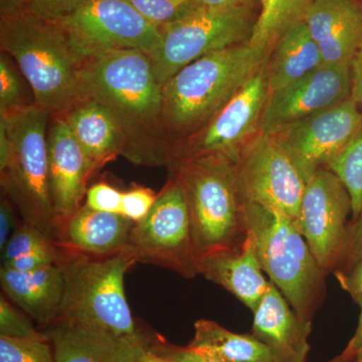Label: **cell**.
<instances>
[{"instance_id": "ac0fdd59", "label": "cell", "mask_w": 362, "mask_h": 362, "mask_svg": "<svg viewBox=\"0 0 362 362\" xmlns=\"http://www.w3.org/2000/svg\"><path fill=\"white\" fill-rule=\"evenodd\" d=\"M252 314V335L268 347L274 362H307L312 321L298 315L271 281Z\"/></svg>"}, {"instance_id": "2e32d148", "label": "cell", "mask_w": 362, "mask_h": 362, "mask_svg": "<svg viewBox=\"0 0 362 362\" xmlns=\"http://www.w3.org/2000/svg\"><path fill=\"white\" fill-rule=\"evenodd\" d=\"M47 130L49 190L57 221L78 211L94 165L63 117L52 116Z\"/></svg>"}, {"instance_id": "30bf717a", "label": "cell", "mask_w": 362, "mask_h": 362, "mask_svg": "<svg viewBox=\"0 0 362 362\" xmlns=\"http://www.w3.org/2000/svg\"><path fill=\"white\" fill-rule=\"evenodd\" d=\"M235 168L243 202L277 209L297 226L305 188L314 173L277 136L259 133Z\"/></svg>"}, {"instance_id": "60d3db41", "label": "cell", "mask_w": 362, "mask_h": 362, "mask_svg": "<svg viewBox=\"0 0 362 362\" xmlns=\"http://www.w3.org/2000/svg\"><path fill=\"white\" fill-rule=\"evenodd\" d=\"M351 69V97L362 111V49L350 65Z\"/></svg>"}, {"instance_id": "7402d4cb", "label": "cell", "mask_w": 362, "mask_h": 362, "mask_svg": "<svg viewBox=\"0 0 362 362\" xmlns=\"http://www.w3.org/2000/svg\"><path fill=\"white\" fill-rule=\"evenodd\" d=\"M47 337L58 362H136L145 340L121 339L64 320L54 323Z\"/></svg>"}, {"instance_id": "ffe728a7", "label": "cell", "mask_w": 362, "mask_h": 362, "mask_svg": "<svg viewBox=\"0 0 362 362\" xmlns=\"http://www.w3.org/2000/svg\"><path fill=\"white\" fill-rule=\"evenodd\" d=\"M135 223L122 214L95 211L82 206L57 221L62 245L92 256H110L125 251Z\"/></svg>"}, {"instance_id": "484cf974", "label": "cell", "mask_w": 362, "mask_h": 362, "mask_svg": "<svg viewBox=\"0 0 362 362\" xmlns=\"http://www.w3.org/2000/svg\"><path fill=\"white\" fill-rule=\"evenodd\" d=\"M314 0H259L261 11L257 16L250 44L270 52L276 42L287 30L304 23Z\"/></svg>"}, {"instance_id": "d6a6232c", "label": "cell", "mask_w": 362, "mask_h": 362, "mask_svg": "<svg viewBox=\"0 0 362 362\" xmlns=\"http://www.w3.org/2000/svg\"><path fill=\"white\" fill-rule=\"evenodd\" d=\"M157 195L151 189L134 187L122 194L121 214L137 223L144 220L156 204Z\"/></svg>"}, {"instance_id": "d590c367", "label": "cell", "mask_w": 362, "mask_h": 362, "mask_svg": "<svg viewBox=\"0 0 362 362\" xmlns=\"http://www.w3.org/2000/svg\"><path fill=\"white\" fill-rule=\"evenodd\" d=\"M151 347L171 362H226L220 357L214 356L211 352L194 349L189 345L181 347L162 341L158 344L152 345Z\"/></svg>"}, {"instance_id": "d4e9b609", "label": "cell", "mask_w": 362, "mask_h": 362, "mask_svg": "<svg viewBox=\"0 0 362 362\" xmlns=\"http://www.w3.org/2000/svg\"><path fill=\"white\" fill-rule=\"evenodd\" d=\"M189 346L206 350L226 362H274L270 350L252 334H237L216 321L199 319Z\"/></svg>"}, {"instance_id": "7dc6e473", "label": "cell", "mask_w": 362, "mask_h": 362, "mask_svg": "<svg viewBox=\"0 0 362 362\" xmlns=\"http://www.w3.org/2000/svg\"><path fill=\"white\" fill-rule=\"evenodd\" d=\"M356 1L361 2V4H362V0H356Z\"/></svg>"}, {"instance_id": "f1b7e54d", "label": "cell", "mask_w": 362, "mask_h": 362, "mask_svg": "<svg viewBox=\"0 0 362 362\" xmlns=\"http://www.w3.org/2000/svg\"><path fill=\"white\" fill-rule=\"evenodd\" d=\"M136 11L159 28L185 18L197 6L192 0H127Z\"/></svg>"}, {"instance_id": "8992f818", "label": "cell", "mask_w": 362, "mask_h": 362, "mask_svg": "<svg viewBox=\"0 0 362 362\" xmlns=\"http://www.w3.org/2000/svg\"><path fill=\"white\" fill-rule=\"evenodd\" d=\"M65 295L59 320L121 339H139L126 299L124 280L137 263L128 251L92 258L74 255L59 259Z\"/></svg>"}, {"instance_id": "e575fe53", "label": "cell", "mask_w": 362, "mask_h": 362, "mask_svg": "<svg viewBox=\"0 0 362 362\" xmlns=\"http://www.w3.org/2000/svg\"><path fill=\"white\" fill-rule=\"evenodd\" d=\"M59 259L61 255L57 251L56 247H51L2 263V268L16 272H32L52 264L59 263Z\"/></svg>"}, {"instance_id": "b9f144b4", "label": "cell", "mask_w": 362, "mask_h": 362, "mask_svg": "<svg viewBox=\"0 0 362 362\" xmlns=\"http://www.w3.org/2000/svg\"><path fill=\"white\" fill-rule=\"evenodd\" d=\"M197 7L209 8H230V7H250L255 8L259 0H192Z\"/></svg>"}, {"instance_id": "ba28073f", "label": "cell", "mask_w": 362, "mask_h": 362, "mask_svg": "<svg viewBox=\"0 0 362 362\" xmlns=\"http://www.w3.org/2000/svg\"><path fill=\"white\" fill-rule=\"evenodd\" d=\"M256 20L250 7H197L163 26L160 42L147 54L159 84L211 52L249 42Z\"/></svg>"}, {"instance_id": "1f68e13d", "label": "cell", "mask_w": 362, "mask_h": 362, "mask_svg": "<svg viewBox=\"0 0 362 362\" xmlns=\"http://www.w3.org/2000/svg\"><path fill=\"white\" fill-rule=\"evenodd\" d=\"M0 337L16 339H47L37 332L26 316L16 310L4 297L0 299Z\"/></svg>"}, {"instance_id": "52a82bcc", "label": "cell", "mask_w": 362, "mask_h": 362, "mask_svg": "<svg viewBox=\"0 0 362 362\" xmlns=\"http://www.w3.org/2000/svg\"><path fill=\"white\" fill-rule=\"evenodd\" d=\"M51 117L35 104L0 115V124L11 143L8 163L0 170L4 195L18 206L26 223L40 228L49 238L57 230L47 153Z\"/></svg>"}, {"instance_id": "5bb4252c", "label": "cell", "mask_w": 362, "mask_h": 362, "mask_svg": "<svg viewBox=\"0 0 362 362\" xmlns=\"http://www.w3.org/2000/svg\"><path fill=\"white\" fill-rule=\"evenodd\" d=\"M350 65H323L297 82L271 93L261 123V134L283 128L351 98Z\"/></svg>"}, {"instance_id": "7bdbcfd3", "label": "cell", "mask_w": 362, "mask_h": 362, "mask_svg": "<svg viewBox=\"0 0 362 362\" xmlns=\"http://www.w3.org/2000/svg\"><path fill=\"white\" fill-rule=\"evenodd\" d=\"M136 362H171L165 356L152 349L151 345L144 340L138 349Z\"/></svg>"}, {"instance_id": "836d02e7", "label": "cell", "mask_w": 362, "mask_h": 362, "mask_svg": "<svg viewBox=\"0 0 362 362\" xmlns=\"http://www.w3.org/2000/svg\"><path fill=\"white\" fill-rule=\"evenodd\" d=\"M122 194L107 183H97L86 192V206L95 211L121 214Z\"/></svg>"}, {"instance_id": "f35d334b", "label": "cell", "mask_w": 362, "mask_h": 362, "mask_svg": "<svg viewBox=\"0 0 362 362\" xmlns=\"http://www.w3.org/2000/svg\"><path fill=\"white\" fill-rule=\"evenodd\" d=\"M362 259V211L356 218L350 221L349 243L341 265L338 269L346 268ZM337 269V270H338ZM335 270V271H337Z\"/></svg>"}, {"instance_id": "277c9868", "label": "cell", "mask_w": 362, "mask_h": 362, "mask_svg": "<svg viewBox=\"0 0 362 362\" xmlns=\"http://www.w3.org/2000/svg\"><path fill=\"white\" fill-rule=\"evenodd\" d=\"M168 168L185 192L199 261L242 245L247 228L235 164L207 156L183 159Z\"/></svg>"}, {"instance_id": "cb8c5ba5", "label": "cell", "mask_w": 362, "mask_h": 362, "mask_svg": "<svg viewBox=\"0 0 362 362\" xmlns=\"http://www.w3.org/2000/svg\"><path fill=\"white\" fill-rule=\"evenodd\" d=\"M323 66L322 57L306 23L287 30L272 47L267 59L271 93L297 82Z\"/></svg>"}, {"instance_id": "83f0119b", "label": "cell", "mask_w": 362, "mask_h": 362, "mask_svg": "<svg viewBox=\"0 0 362 362\" xmlns=\"http://www.w3.org/2000/svg\"><path fill=\"white\" fill-rule=\"evenodd\" d=\"M49 342L0 337V362H58Z\"/></svg>"}, {"instance_id": "603a6c76", "label": "cell", "mask_w": 362, "mask_h": 362, "mask_svg": "<svg viewBox=\"0 0 362 362\" xmlns=\"http://www.w3.org/2000/svg\"><path fill=\"white\" fill-rule=\"evenodd\" d=\"M95 170L122 156V135L111 114L96 100L84 97L62 115Z\"/></svg>"}, {"instance_id": "6da1fadb", "label": "cell", "mask_w": 362, "mask_h": 362, "mask_svg": "<svg viewBox=\"0 0 362 362\" xmlns=\"http://www.w3.org/2000/svg\"><path fill=\"white\" fill-rule=\"evenodd\" d=\"M83 95L113 117L122 135V156L137 165L169 166L171 147L162 118V86L149 57L136 49L101 52L85 59Z\"/></svg>"}, {"instance_id": "9a60e30c", "label": "cell", "mask_w": 362, "mask_h": 362, "mask_svg": "<svg viewBox=\"0 0 362 362\" xmlns=\"http://www.w3.org/2000/svg\"><path fill=\"white\" fill-rule=\"evenodd\" d=\"M361 129L362 111L351 97L272 135L314 173L337 158Z\"/></svg>"}, {"instance_id": "bcb514c9", "label": "cell", "mask_w": 362, "mask_h": 362, "mask_svg": "<svg viewBox=\"0 0 362 362\" xmlns=\"http://www.w3.org/2000/svg\"><path fill=\"white\" fill-rule=\"evenodd\" d=\"M23 0H0V7H8L18 6Z\"/></svg>"}, {"instance_id": "9c48e42d", "label": "cell", "mask_w": 362, "mask_h": 362, "mask_svg": "<svg viewBox=\"0 0 362 362\" xmlns=\"http://www.w3.org/2000/svg\"><path fill=\"white\" fill-rule=\"evenodd\" d=\"M126 251L137 262L163 267L181 277L201 275L187 199L175 175L157 195L146 218L133 226Z\"/></svg>"}, {"instance_id": "4316f807", "label": "cell", "mask_w": 362, "mask_h": 362, "mask_svg": "<svg viewBox=\"0 0 362 362\" xmlns=\"http://www.w3.org/2000/svg\"><path fill=\"white\" fill-rule=\"evenodd\" d=\"M339 178L350 199L352 220L362 211V129L341 153L325 166Z\"/></svg>"}, {"instance_id": "44dd1931", "label": "cell", "mask_w": 362, "mask_h": 362, "mask_svg": "<svg viewBox=\"0 0 362 362\" xmlns=\"http://www.w3.org/2000/svg\"><path fill=\"white\" fill-rule=\"evenodd\" d=\"M0 282L6 296L40 324L59 320L65 295V278L59 263L32 272L2 268Z\"/></svg>"}, {"instance_id": "4dcf8cb0", "label": "cell", "mask_w": 362, "mask_h": 362, "mask_svg": "<svg viewBox=\"0 0 362 362\" xmlns=\"http://www.w3.org/2000/svg\"><path fill=\"white\" fill-rule=\"evenodd\" d=\"M54 247L52 240L40 228L25 223L13 233L2 254V263L25 256L30 252Z\"/></svg>"}, {"instance_id": "ee69618b", "label": "cell", "mask_w": 362, "mask_h": 362, "mask_svg": "<svg viewBox=\"0 0 362 362\" xmlns=\"http://www.w3.org/2000/svg\"><path fill=\"white\" fill-rule=\"evenodd\" d=\"M361 310L356 333L349 342L354 349V354H356V362H362V309Z\"/></svg>"}, {"instance_id": "8fae6325", "label": "cell", "mask_w": 362, "mask_h": 362, "mask_svg": "<svg viewBox=\"0 0 362 362\" xmlns=\"http://www.w3.org/2000/svg\"><path fill=\"white\" fill-rule=\"evenodd\" d=\"M267 59L202 130L173 147L169 166L183 159L207 156L223 157L235 165L239 162L245 150L261 132L262 119L270 96Z\"/></svg>"}, {"instance_id": "5b68a950", "label": "cell", "mask_w": 362, "mask_h": 362, "mask_svg": "<svg viewBox=\"0 0 362 362\" xmlns=\"http://www.w3.org/2000/svg\"><path fill=\"white\" fill-rule=\"evenodd\" d=\"M244 209L247 233L264 273L298 315L312 321L325 298L327 275L296 223L272 207L245 202Z\"/></svg>"}, {"instance_id": "ab89813d", "label": "cell", "mask_w": 362, "mask_h": 362, "mask_svg": "<svg viewBox=\"0 0 362 362\" xmlns=\"http://www.w3.org/2000/svg\"><path fill=\"white\" fill-rule=\"evenodd\" d=\"M13 202L4 195L0 202V249L4 251L7 242L11 239V230L16 226V216H14Z\"/></svg>"}, {"instance_id": "7a4b0ae2", "label": "cell", "mask_w": 362, "mask_h": 362, "mask_svg": "<svg viewBox=\"0 0 362 362\" xmlns=\"http://www.w3.org/2000/svg\"><path fill=\"white\" fill-rule=\"evenodd\" d=\"M1 51L32 89L33 104L62 116L84 98L78 56L58 20L23 6L0 7Z\"/></svg>"}, {"instance_id": "f546056e", "label": "cell", "mask_w": 362, "mask_h": 362, "mask_svg": "<svg viewBox=\"0 0 362 362\" xmlns=\"http://www.w3.org/2000/svg\"><path fill=\"white\" fill-rule=\"evenodd\" d=\"M21 75L9 56L2 52L0 57V115H8L32 105L26 102Z\"/></svg>"}, {"instance_id": "4fadbf2b", "label": "cell", "mask_w": 362, "mask_h": 362, "mask_svg": "<svg viewBox=\"0 0 362 362\" xmlns=\"http://www.w3.org/2000/svg\"><path fill=\"white\" fill-rule=\"evenodd\" d=\"M351 199L329 169L314 171L305 188L297 228L326 275L341 265L349 243Z\"/></svg>"}, {"instance_id": "d6986e66", "label": "cell", "mask_w": 362, "mask_h": 362, "mask_svg": "<svg viewBox=\"0 0 362 362\" xmlns=\"http://www.w3.org/2000/svg\"><path fill=\"white\" fill-rule=\"evenodd\" d=\"M201 275L225 288L252 312L268 290L251 235L240 246L209 255L199 261Z\"/></svg>"}, {"instance_id": "3957f363", "label": "cell", "mask_w": 362, "mask_h": 362, "mask_svg": "<svg viewBox=\"0 0 362 362\" xmlns=\"http://www.w3.org/2000/svg\"><path fill=\"white\" fill-rule=\"evenodd\" d=\"M269 52L250 42L211 52L162 86V118L171 152L202 130L259 70Z\"/></svg>"}, {"instance_id": "e0dca14e", "label": "cell", "mask_w": 362, "mask_h": 362, "mask_svg": "<svg viewBox=\"0 0 362 362\" xmlns=\"http://www.w3.org/2000/svg\"><path fill=\"white\" fill-rule=\"evenodd\" d=\"M323 65H351L362 49V4L356 0H314L305 18Z\"/></svg>"}, {"instance_id": "7c38bea8", "label": "cell", "mask_w": 362, "mask_h": 362, "mask_svg": "<svg viewBox=\"0 0 362 362\" xmlns=\"http://www.w3.org/2000/svg\"><path fill=\"white\" fill-rule=\"evenodd\" d=\"M58 21L83 61L119 49L149 54L161 40L160 28L138 13L127 0H87Z\"/></svg>"}, {"instance_id": "f6af8a7d", "label": "cell", "mask_w": 362, "mask_h": 362, "mask_svg": "<svg viewBox=\"0 0 362 362\" xmlns=\"http://www.w3.org/2000/svg\"><path fill=\"white\" fill-rule=\"evenodd\" d=\"M356 354H354V350L349 343L341 354H338L337 356H335L334 358L331 359V361L328 362H356Z\"/></svg>"}, {"instance_id": "8d00e7d4", "label": "cell", "mask_w": 362, "mask_h": 362, "mask_svg": "<svg viewBox=\"0 0 362 362\" xmlns=\"http://www.w3.org/2000/svg\"><path fill=\"white\" fill-rule=\"evenodd\" d=\"M87 0H23L18 6L32 9L47 18L59 20L77 9Z\"/></svg>"}, {"instance_id": "74e56055", "label": "cell", "mask_w": 362, "mask_h": 362, "mask_svg": "<svg viewBox=\"0 0 362 362\" xmlns=\"http://www.w3.org/2000/svg\"><path fill=\"white\" fill-rule=\"evenodd\" d=\"M338 283L362 309V259L356 263L333 272Z\"/></svg>"}]
</instances>
